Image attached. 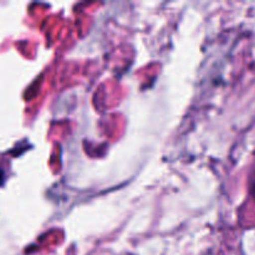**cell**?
<instances>
[{"label":"cell","mask_w":255,"mask_h":255,"mask_svg":"<svg viewBox=\"0 0 255 255\" xmlns=\"http://www.w3.org/2000/svg\"><path fill=\"white\" fill-rule=\"evenodd\" d=\"M249 191H251L252 197H253V199L255 201V171L252 174L251 181H249Z\"/></svg>","instance_id":"cell-1"}]
</instances>
